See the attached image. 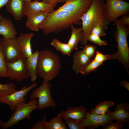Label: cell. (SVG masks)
<instances>
[{
  "label": "cell",
  "instance_id": "cell-37",
  "mask_svg": "<svg viewBox=\"0 0 129 129\" xmlns=\"http://www.w3.org/2000/svg\"><path fill=\"white\" fill-rule=\"evenodd\" d=\"M120 85L126 88L129 91V83L125 80L121 81L120 83Z\"/></svg>",
  "mask_w": 129,
  "mask_h": 129
},
{
  "label": "cell",
  "instance_id": "cell-36",
  "mask_svg": "<svg viewBox=\"0 0 129 129\" xmlns=\"http://www.w3.org/2000/svg\"><path fill=\"white\" fill-rule=\"evenodd\" d=\"M43 1L52 4H57L58 3H65L66 0H42Z\"/></svg>",
  "mask_w": 129,
  "mask_h": 129
},
{
  "label": "cell",
  "instance_id": "cell-7",
  "mask_svg": "<svg viewBox=\"0 0 129 129\" xmlns=\"http://www.w3.org/2000/svg\"><path fill=\"white\" fill-rule=\"evenodd\" d=\"M52 85L48 81H43L42 85L33 90L31 93V100L38 98V105L40 110L48 107H54L56 106L55 102L51 96V89Z\"/></svg>",
  "mask_w": 129,
  "mask_h": 129
},
{
  "label": "cell",
  "instance_id": "cell-42",
  "mask_svg": "<svg viewBox=\"0 0 129 129\" xmlns=\"http://www.w3.org/2000/svg\"><path fill=\"white\" fill-rule=\"evenodd\" d=\"M39 1H41L42 0H38Z\"/></svg>",
  "mask_w": 129,
  "mask_h": 129
},
{
  "label": "cell",
  "instance_id": "cell-20",
  "mask_svg": "<svg viewBox=\"0 0 129 129\" xmlns=\"http://www.w3.org/2000/svg\"><path fill=\"white\" fill-rule=\"evenodd\" d=\"M39 52L38 50H36L30 57L26 58L27 67L31 78V81L32 82H35L37 79L36 68Z\"/></svg>",
  "mask_w": 129,
  "mask_h": 129
},
{
  "label": "cell",
  "instance_id": "cell-24",
  "mask_svg": "<svg viewBox=\"0 0 129 129\" xmlns=\"http://www.w3.org/2000/svg\"><path fill=\"white\" fill-rule=\"evenodd\" d=\"M16 86L12 82L5 84L0 83V96H3L10 94L16 90Z\"/></svg>",
  "mask_w": 129,
  "mask_h": 129
},
{
  "label": "cell",
  "instance_id": "cell-33",
  "mask_svg": "<svg viewBox=\"0 0 129 129\" xmlns=\"http://www.w3.org/2000/svg\"><path fill=\"white\" fill-rule=\"evenodd\" d=\"M124 124L117 121L115 123L110 122L108 123L106 126L102 128L103 129H121L124 126Z\"/></svg>",
  "mask_w": 129,
  "mask_h": 129
},
{
  "label": "cell",
  "instance_id": "cell-34",
  "mask_svg": "<svg viewBox=\"0 0 129 129\" xmlns=\"http://www.w3.org/2000/svg\"><path fill=\"white\" fill-rule=\"evenodd\" d=\"M95 54V56L93 59L95 61L103 64L104 61L108 60V54H103L98 51L96 52Z\"/></svg>",
  "mask_w": 129,
  "mask_h": 129
},
{
  "label": "cell",
  "instance_id": "cell-29",
  "mask_svg": "<svg viewBox=\"0 0 129 129\" xmlns=\"http://www.w3.org/2000/svg\"><path fill=\"white\" fill-rule=\"evenodd\" d=\"M99 36L92 34H90L87 38V41L92 42L100 46L108 45L107 41L105 40H102Z\"/></svg>",
  "mask_w": 129,
  "mask_h": 129
},
{
  "label": "cell",
  "instance_id": "cell-3",
  "mask_svg": "<svg viewBox=\"0 0 129 129\" xmlns=\"http://www.w3.org/2000/svg\"><path fill=\"white\" fill-rule=\"evenodd\" d=\"M59 56L52 51L43 50L39 52L36 71L44 81H49L59 74L61 69Z\"/></svg>",
  "mask_w": 129,
  "mask_h": 129
},
{
  "label": "cell",
  "instance_id": "cell-2",
  "mask_svg": "<svg viewBox=\"0 0 129 129\" xmlns=\"http://www.w3.org/2000/svg\"><path fill=\"white\" fill-rule=\"evenodd\" d=\"M105 3L104 0H92L90 8L81 17L83 32L80 42L82 45L87 43V37L91 28L95 25L99 24L105 30L108 29V25L110 23L107 21L103 13L102 8Z\"/></svg>",
  "mask_w": 129,
  "mask_h": 129
},
{
  "label": "cell",
  "instance_id": "cell-16",
  "mask_svg": "<svg viewBox=\"0 0 129 129\" xmlns=\"http://www.w3.org/2000/svg\"><path fill=\"white\" fill-rule=\"evenodd\" d=\"M17 34L12 21L0 15V35L6 38L11 39L16 38Z\"/></svg>",
  "mask_w": 129,
  "mask_h": 129
},
{
  "label": "cell",
  "instance_id": "cell-26",
  "mask_svg": "<svg viewBox=\"0 0 129 129\" xmlns=\"http://www.w3.org/2000/svg\"><path fill=\"white\" fill-rule=\"evenodd\" d=\"M9 74L5 64L1 45L0 42V77H9Z\"/></svg>",
  "mask_w": 129,
  "mask_h": 129
},
{
  "label": "cell",
  "instance_id": "cell-41",
  "mask_svg": "<svg viewBox=\"0 0 129 129\" xmlns=\"http://www.w3.org/2000/svg\"><path fill=\"white\" fill-rule=\"evenodd\" d=\"M26 2H29L31 1L32 0H25Z\"/></svg>",
  "mask_w": 129,
  "mask_h": 129
},
{
  "label": "cell",
  "instance_id": "cell-23",
  "mask_svg": "<svg viewBox=\"0 0 129 129\" xmlns=\"http://www.w3.org/2000/svg\"><path fill=\"white\" fill-rule=\"evenodd\" d=\"M114 104V103L111 101H103L97 105L95 108L88 112L91 114L103 115L106 113L109 108L113 107Z\"/></svg>",
  "mask_w": 129,
  "mask_h": 129
},
{
  "label": "cell",
  "instance_id": "cell-28",
  "mask_svg": "<svg viewBox=\"0 0 129 129\" xmlns=\"http://www.w3.org/2000/svg\"><path fill=\"white\" fill-rule=\"evenodd\" d=\"M62 118L65 124L70 129H86L81 124L80 122L65 117Z\"/></svg>",
  "mask_w": 129,
  "mask_h": 129
},
{
  "label": "cell",
  "instance_id": "cell-32",
  "mask_svg": "<svg viewBox=\"0 0 129 129\" xmlns=\"http://www.w3.org/2000/svg\"><path fill=\"white\" fill-rule=\"evenodd\" d=\"M46 115L44 114L41 120L36 123L31 129H49L46 120Z\"/></svg>",
  "mask_w": 129,
  "mask_h": 129
},
{
  "label": "cell",
  "instance_id": "cell-22",
  "mask_svg": "<svg viewBox=\"0 0 129 129\" xmlns=\"http://www.w3.org/2000/svg\"><path fill=\"white\" fill-rule=\"evenodd\" d=\"M51 44L65 56H70L73 50L67 43H62L56 38L52 40Z\"/></svg>",
  "mask_w": 129,
  "mask_h": 129
},
{
  "label": "cell",
  "instance_id": "cell-8",
  "mask_svg": "<svg viewBox=\"0 0 129 129\" xmlns=\"http://www.w3.org/2000/svg\"><path fill=\"white\" fill-rule=\"evenodd\" d=\"M0 42L6 61L12 62L23 57L16 38L7 39L3 37L0 39Z\"/></svg>",
  "mask_w": 129,
  "mask_h": 129
},
{
  "label": "cell",
  "instance_id": "cell-19",
  "mask_svg": "<svg viewBox=\"0 0 129 129\" xmlns=\"http://www.w3.org/2000/svg\"><path fill=\"white\" fill-rule=\"evenodd\" d=\"M72 69L77 74L91 60V58L86 55L82 50L75 52L73 56Z\"/></svg>",
  "mask_w": 129,
  "mask_h": 129
},
{
  "label": "cell",
  "instance_id": "cell-31",
  "mask_svg": "<svg viewBox=\"0 0 129 129\" xmlns=\"http://www.w3.org/2000/svg\"><path fill=\"white\" fill-rule=\"evenodd\" d=\"M105 30L100 25L97 24L93 27L90 31V34L97 35L100 37L105 36L107 33Z\"/></svg>",
  "mask_w": 129,
  "mask_h": 129
},
{
  "label": "cell",
  "instance_id": "cell-4",
  "mask_svg": "<svg viewBox=\"0 0 129 129\" xmlns=\"http://www.w3.org/2000/svg\"><path fill=\"white\" fill-rule=\"evenodd\" d=\"M113 22V25L116 26L113 36L117 43L118 51L116 53L108 54V60L117 59L129 74V48L127 37L129 34V26L124 25L119 19H117Z\"/></svg>",
  "mask_w": 129,
  "mask_h": 129
},
{
  "label": "cell",
  "instance_id": "cell-11",
  "mask_svg": "<svg viewBox=\"0 0 129 129\" xmlns=\"http://www.w3.org/2000/svg\"><path fill=\"white\" fill-rule=\"evenodd\" d=\"M114 120L106 113L97 115L91 114L88 112L80 123L81 125L86 128L88 127L90 129H92L100 125L104 127L108 123Z\"/></svg>",
  "mask_w": 129,
  "mask_h": 129
},
{
  "label": "cell",
  "instance_id": "cell-27",
  "mask_svg": "<svg viewBox=\"0 0 129 129\" xmlns=\"http://www.w3.org/2000/svg\"><path fill=\"white\" fill-rule=\"evenodd\" d=\"M62 117L58 115L53 117L47 122L49 129H60L64 123Z\"/></svg>",
  "mask_w": 129,
  "mask_h": 129
},
{
  "label": "cell",
  "instance_id": "cell-6",
  "mask_svg": "<svg viewBox=\"0 0 129 129\" xmlns=\"http://www.w3.org/2000/svg\"><path fill=\"white\" fill-rule=\"evenodd\" d=\"M103 7L104 17L109 23L129 13V3L123 0H105Z\"/></svg>",
  "mask_w": 129,
  "mask_h": 129
},
{
  "label": "cell",
  "instance_id": "cell-40",
  "mask_svg": "<svg viewBox=\"0 0 129 129\" xmlns=\"http://www.w3.org/2000/svg\"><path fill=\"white\" fill-rule=\"evenodd\" d=\"M3 122L2 120L0 119V127H1L3 123Z\"/></svg>",
  "mask_w": 129,
  "mask_h": 129
},
{
  "label": "cell",
  "instance_id": "cell-18",
  "mask_svg": "<svg viewBox=\"0 0 129 129\" xmlns=\"http://www.w3.org/2000/svg\"><path fill=\"white\" fill-rule=\"evenodd\" d=\"M88 112L86 108L83 105L76 107L69 106L66 111L61 110L58 115L65 117L80 122Z\"/></svg>",
  "mask_w": 129,
  "mask_h": 129
},
{
  "label": "cell",
  "instance_id": "cell-21",
  "mask_svg": "<svg viewBox=\"0 0 129 129\" xmlns=\"http://www.w3.org/2000/svg\"><path fill=\"white\" fill-rule=\"evenodd\" d=\"M70 27L71 35L67 43L73 50H77L78 43L82 37L83 30L82 27L76 28L73 24Z\"/></svg>",
  "mask_w": 129,
  "mask_h": 129
},
{
  "label": "cell",
  "instance_id": "cell-1",
  "mask_svg": "<svg viewBox=\"0 0 129 129\" xmlns=\"http://www.w3.org/2000/svg\"><path fill=\"white\" fill-rule=\"evenodd\" d=\"M81 17L69 10L59 8L49 14L41 24L39 30L46 35L58 33L69 28L71 25H81Z\"/></svg>",
  "mask_w": 129,
  "mask_h": 129
},
{
  "label": "cell",
  "instance_id": "cell-12",
  "mask_svg": "<svg viewBox=\"0 0 129 129\" xmlns=\"http://www.w3.org/2000/svg\"><path fill=\"white\" fill-rule=\"evenodd\" d=\"M57 4H52L43 1L35 0L26 3L24 16L31 14L49 11L52 13L55 11L54 8Z\"/></svg>",
  "mask_w": 129,
  "mask_h": 129
},
{
  "label": "cell",
  "instance_id": "cell-30",
  "mask_svg": "<svg viewBox=\"0 0 129 129\" xmlns=\"http://www.w3.org/2000/svg\"><path fill=\"white\" fill-rule=\"evenodd\" d=\"M85 45L82 49L83 52L86 55L92 59L95 54L96 46L87 43Z\"/></svg>",
  "mask_w": 129,
  "mask_h": 129
},
{
  "label": "cell",
  "instance_id": "cell-13",
  "mask_svg": "<svg viewBox=\"0 0 129 129\" xmlns=\"http://www.w3.org/2000/svg\"><path fill=\"white\" fill-rule=\"evenodd\" d=\"M112 112L109 109L106 113L112 118L117 121L128 125L129 123V105L126 102L118 104Z\"/></svg>",
  "mask_w": 129,
  "mask_h": 129
},
{
  "label": "cell",
  "instance_id": "cell-38",
  "mask_svg": "<svg viewBox=\"0 0 129 129\" xmlns=\"http://www.w3.org/2000/svg\"><path fill=\"white\" fill-rule=\"evenodd\" d=\"M9 0H0V9L5 5Z\"/></svg>",
  "mask_w": 129,
  "mask_h": 129
},
{
  "label": "cell",
  "instance_id": "cell-39",
  "mask_svg": "<svg viewBox=\"0 0 129 129\" xmlns=\"http://www.w3.org/2000/svg\"><path fill=\"white\" fill-rule=\"evenodd\" d=\"M68 127L66 126V124L64 123L61 127L60 129H67Z\"/></svg>",
  "mask_w": 129,
  "mask_h": 129
},
{
  "label": "cell",
  "instance_id": "cell-5",
  "mask_svg": "<svg viewBox=\"0 0 129 129\" xmlns=\"http://www.w3.org/2000/svg\"><path fill=\"white\" fill-rule=\"evenodd\" d=\"M38 101L37 99H34L28 103L22 102L18 104L8 120L3 122L1 126V129H6L11 128L25 118L30 119L31 113L38 108Z\"/></svg>",
  "mask_w": 129,
  "mask_h": 129
},
{
  "label": "cell",
  "instance_id": "cell-25",
  "mask_svg": "<svg viewBox=\"0 0 129 129\" xmlns=\"http://www.w3.org/2000/svg\"><path fill=\"white\" fill-rule=\"evenodd\" d=\"M102 64V63L92 60L81 70L80 73L85 75L92 71H94Z\"/></svg>",
  "mask_w": 129,
  "mask_h": 129
},
{
  "label": "cell",
  "instance_id": "cell-9",
  "mask_svg": "<svg viewBox=\"0 0 129 129\" xmlns=\"http://www.w3.org/2000/svg\"><path fill=\"white\" fill-rule=\"evenodd\" d=\"M38 85V84L34 82L27 87L25 86L21 89L18 91L16 90L10 94L0 96V103L7 104L11 111H13L19 103L22 102H26V99L25 96L29 91L37 86Z\"/></svg>",
  "mask_w": 129,
  "mask_h": 129
},
{
  "label": "cell",
  "instance_id": "cell-14",
  "mask_svg": "<svg viewBox=\"0 0 129 129\" xmlns=\"http://www.w3.org/2000/svg\"><path fill=\"white\" fill-rule=\"evenodd\" d=\"M25 0H9L6 4L7 11L17 20H21L24 16Z\"/></svg>",
  "mask_w": 129,
  "mask_h": 129
},
{
  "label": "cell",
  "instance_id": "cell-17",
  "mask_svg": "<svg viewBox=\"0 0 129 129\" xmlns=\"http://www.w3.org/2000/svg\"><path fill=\"white\" fill-rule=\"evenodd\" d=\"M34 35L33 33H21L17 37H16L22 51L23 56L25 58L29 57L32 53L31 41Z\"/></svg>",
  "mask_w": 129,
  "mask_h": 129
},
{
  "label": "cell",
  "instance_id": "cell-35",
  "mask_svg": "<svg viewBox=\"0 0 129 129\" xmlns=\"http://www.w3.org/2000/svg\"><path fill=\"white\" fill-rule=\"evenodd\" d=\"M120 20L124 25L129 26V14L123 16Z\"/></svg>",
  "mask_w": 129,
  "mask_h": 129
},
{
  "label": "cell",
  "instance_id": "cell-10",
  "mask_svg": "<svg viewBox=\"0 0 129 129\" xmlns=\"http://www.w3.org/2000/svg\"><path fill=\"white\" fill-rule=\"evenodd\" d=\"M26 58L23 57L12 62L5 61L9 77L11 80L20 81L30 77L26 63Z\"/></svg>",
  "mask_w": 129,
  "mask_h": 129
},
{
  "label": "cell",
  "instance_id": "cell-15",
  "mask_svg": "<svg viewBox=\"0 0 129 129\" xmlns=\"http://www.w3.org/2000/svg\"><path fill=\"white\" fill-rule=\"evenodd\" d=\"M51 12L49 11L34 13L26 16L27 20L26 26L30 30L36 32L38 31L41 24Z\"/></svg>",
  "mask_w": 129,
  "mask_h": 129
}]
</instances>
